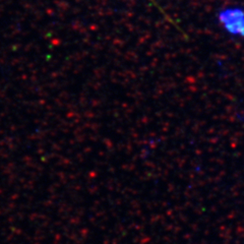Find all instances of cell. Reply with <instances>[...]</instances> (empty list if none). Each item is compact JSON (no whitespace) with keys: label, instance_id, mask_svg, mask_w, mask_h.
I'll use <instances>...</instances> for the list:
<instances>
[{"label":"cell","instance_id":"6da1fadb","mask_svg":"<svg viewBox=\"0 0 244 244\" xmlns=\"http://www.w3.org/2000/svg\"><path fill=\"white\" fill-rule=\"evenodd\" d=\"M219 20L228 33L244 38V9L228 8L219 14Z\"/></svg>","mask_w":244,"mask_h":244}]
</instances>
